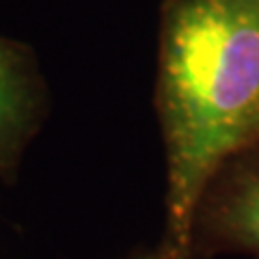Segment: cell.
<instances>
[{"instance_id":"1","label":"cell","mask_w":259,"mask_h":259,"mask_svg":"<svg viewBox=\"0 0 259 259\" xmlns=\"http://www.w3.org/2000/svg\"><path fill=\"white\" fill-rule=\"evenodd\" d=\"M156 108L166 160L162 248L192 259L209 180L259 143V0H164Z\"/></svg>"},{"instance_id":"2","label":"cell","mask_w":259,"mask_h":259,"mask_svg":"<svg viewBox=\"0 0 259 259\" xmlns=\"http://www.w3.org/2000/svg\"><path fill=\"white\" fill-rule=\"evenodd\" d=\"M192 257L244 253L259 259V143L227 160L192 218Z\"/></svg>"},{"instance_id":"3","label":"cell","mask_w":259,"mask_h":259,"mask_svg":"<svg viewBox=\"0 0 259 259\" xmlns=\"http://www.w3.org/2000/svg\"><path fill=\"white\" fill-rule=\"evenodd\" d=\"M46 119V82L35 54L0 35V177H9Z\"/></svg>"},{"instance_id":"4","label":"cell","mask_w":259,"mask_h":259,"mask_svg":"<svg viewBox=\"0 0 259 259\" xmlns=\"http://www.w3.org/2000/svg\"><path fill=\"white\" fill-rule=\"evenodd\" d=\"M127 259H173V257L168 255L162 246H158V248H153V250H141V253H136V255L127 257ZM192 259H197V257H192Z\"/></svg>"}]
</instances>
